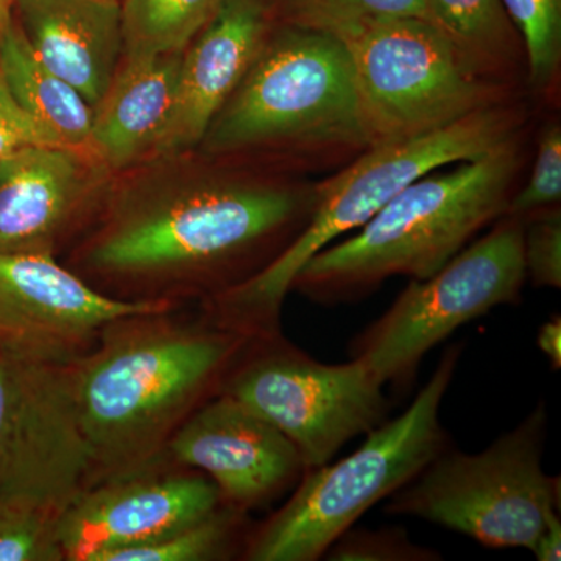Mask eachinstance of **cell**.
Listing matches in <instances>:
<instances>
[{
    "mask_svg": "<svg viewBox=\"0 0 561 561\" xmlns=\"http://www.w3.org/2000/svg\"><path fill=\"white\" fill-rule=\"evenodd\" d=\"M316 183L197 149L161 154L114 175L60 261L114 300L198 305L260 275L297 241Z\"/></svg>",
    "mask_w": 561,
    "mask_h": 561,
    "instance_id": "obj_1",
    "label": "cell"
},
{
    "mask_svg": "<svg viewBox=\"0 0 561 561\" xmlns=\"http://www.w3.org/2000/svg\"><path fill=\"white\" fill-rule=\"evenodd\" d=\"M250 339L190 306L106 323L91 350L68 362L88 454L83 489L164 457L184 421L221 393Z\"/></svg>",
    "mask_w": 561,
    "mask_h": 561,
    "instance_id": "obj_2",
    "label": "cell"
},
{
    "mask_svg": "<svg viewBox=\"0 0 561 561\" xmlns=\"http://www.w3.org/2000/svg\"><path fill=\"white\" fill-rule=\"evenodd\" d=\"M371 149L346 47L276 22L197 150L284 175H331Z\"/></svg>",
    "mask_w": 561,
    "mask_h": 561,
    "instance_id": "obj_3",
    "label": "cell"
},
{
    "mask_svg": "<svg viewBox=\"0 0 561 561\" xmlns=\"http://www.w3.org/2000/svg\"><path fill=\"white\" fill-rule=\"evenodd\" d=\"M524 135L413 181L353 236L306 262L290 290L339 305L367 297L391 276L430 278L507 213L526 161Z\"/></svg>",
    "mask_w": 561,
    "mask_h": 561,
    "instance_id": "obj_4",
    "label": "cell"
},
{
    "mask_svg": "<svg viewBox=\"0 0 561 561\" xmlns=\"http://www.w3.org/2000/svg\"><path fill=\"white\" fill-rule=\"evenodd\" d=\"M529 103L522 95L454 122L442 130L371 147L341 171L316 183V206L305 231L264 272L242 286L198 302V311L249 337L280 331L291 280L317 253L364 227L402 190L437 169L472 161L526 130Z\"/></svg>",
    "mask_w": 561,
    "mask_h": 561,
    "instance_id": "obj_5",
    "label": "cell"
},
{
    "mask_svg": "<svg viewBox=\"0 0 561 561\" xmlns=\"http://www.w3.org/2000/svg\"><path fill=\"white\" fill-rule=\"evenodd\" d=\"M463 345L448 346L408 411L383 421L350 456L306 470L290 497L253 524L241 560L317 561L364 513L412 482L448 448L440 421Z\"/></svg>",
    "mask_w": 561,
    "mask_h": 561,
    "instance_id": "obj_6",
    "label": "cell"
},
{
    "mask_svg": "<svg viewBox=\"0 0 561 561\" xmlns=\"http://www.w3.org/2000/svg\"><path fill=\"white\" fill-rule=\"evenodd\" d=\"M546 434L548 408L540 401L481 453L443 449L389 497L386 512L459 531L486 548L531 551L560 513V478L542 470Z\"/></svg>",
    "mask_w": 561,
    "mask_h": 561,
    "instance_id": "obj_7",
    "label": "cell"
},
{
    "mask_svg": "<svg viewBox=\"0 0 561 561\" xmlns=\"http://www.w3.org/2000/svg\"><path fill=\"white\" fill-rule=\"evenodd\" d=\"M337 39L350 55L371 147L430 135L519 95L476 68L431 21H378Z\"/></svg>",
    "mask_w": 561,
    "mask_h": 561,
    "instance_id": "obj_8",
    "label": "cell"
},
{
    "mask_svg": "<svg viewBox=\"0 0 561 561\" xmlns=\"http://www.w3.org/2000/svg\"><path fill=\"white\" fill-rule=\"evenodd\" d=\"M522 220L504 216L426 279H411L389 309L351 343V357L383 386L411 389L426 354L463 324L516 305L527 280Z\"/></svg>",
    "mask_w": 561,
    "mask_h": 561,
    "instance_id": "obj_9",
    "label": "cell"
},
{
    "mask_svg": "<svg viewBox=\"0 0 561 561\" xmlns=\"http://www.w3.org/2000/svg\"><path fill=\"white\" fill-rule=\"evenodd\" d=\"M383 387L364 362L323 364L278 332L250 339L221 393L283 432L313 470L387 421Z\"/></svg>",
    "mask_w": 561,
    "mask_h": 561,
    "instance_id": "obj_10",
    "label": "cell"
},
{
    "mask_svg": "<svg viewBox=\"0 0 561 561\" xmlns=\"http://www.w3.org/2000/svg\"><path fill=\"white\" fill-rule=\"evenodd\" d=\"M87 474L68 364L0 351V497L31 496L66 508Z\"/></svg>",
    "mask_w": 561,
    "mask_h": 561,
    "instance_id": "obj_11",
    "label": "cell"
},
{
    "mask_svg": "<svg viewBox=\"0 0 561 561\" xmlns=\"http://www.w3.org/2000/svg\"><path fill=\"white\" fill-rule=\"evenodd\" d=\"M173 306L114 300L55 257L0 251V351L16 359L68 364L111 320Z\"/></svg>",
    "mask_w": 561,
    "mask_h": 561,
    "instance_id": "obj_12",
    "label": "cell"
},
{
    "mask_svg": "<svg viewBox=\"0 0 561 561\" xmlns=\"http://www.w3.org/2000/svg\"><path fill=\"white\" fill-rule=\"evenodd\" d=\"M221 504L208 476L164 456L81 490L61 516L62 551L66 561H102L106 553L197 522Z\"/></svg>",
    "mask_w": 561,
    "mask_h": 561,
    "instance_id": "obj_13",
    "label": "cell"
},
{
    "mask_svg": "<svg viewBox=\"0 0 561 561\" xmlns=\"http://www.w3.org/2000/svg\"><path fill=\"white\" fill-rule=\"evenodd\" d=\"M114 175L94 151L69 146L0 158V251L60 261L98 216Z\"/></svg>",
    "mask_w": 561,
    "mask_h": 561,
    "instance_id": "obj_14",
    "label": "cell"
},
{
    "mask_svg": "<svg viewBox=\"0 0 561 561\" xmlns=\"http://www.w3.org/2000/svg\"><path fill=\"white\" fill-rule=\"evenodd\" d=\"M165 456L208 476L225 504L245 513L294 490L306 471L283 432L227 393L210 398L184 421Z\"/></svg>",
    "mask_w": 561,
    "mask_h": 561,
    "instance_id": "obj_15",
    "label": "cell"
},
{
    "mask_svg": "<svg viewBox=\"0 0 561 561\" xmlns=\"http://www.w3.org/2000/svg\"><path fill=\"white\" fill-rule=\"evenodd\" d=\"M276 22L275 0H224L181 55L175 99L154 157L201 146L214 116L249 72Z\"/></svg>",
    "mask_w": 561,
    "mask_h": 561,
    "instance_id": "obj_16",
    "label": "cell"
},
{
    "mask_svg": "<svg viewBox=\"0 0 561 561\" xmlns=\"http://www.w3.org/2000/svg\"><path fill=\"white\" fill-rule=\"evenodd\" d=\"M25 39L94 108L124 55L121 0H18Z\"/></svg>",
    "mask_w": 561,
    "mask_h": 561,
    "instance_id": "obj_17",
    "label": "cell"
},
{
    "mask_svg": "<svg viewBox=\"0 0 561 561\" xmlns=\"http://www.w3.org/2000/svg\"><path fill=\"white\" fill-rule=\"evenodd\" d=\"M181 55L122 58L92 108V151L114 173L154 157L175 99Z\"/></svg>",
    "mask_w": 561,
    "mask_h": 561,
    "instance_id": "obj_18",
    "label": "cell"
},
{
    "mask_svg": "<svg viewBox=\"0 0 561 561\" xmlns=\"http://www.w3.org/2000/svg\"><path fill=\"white\" fill-rule=\"evenodd\" d=\"M0 72L22 108L62 144L92 151L90 103L36 57L16 18L0 41Z\"/></svg>",
    "mask_w": 561,
    "mask_h": 561,
    "instance_id": "obj_19",
    "label": "cell"
},
{
    "mask_svg": "<svg viewBox=\"0 0 561 561\" xmlns=\"http://www.w3.org/2000/svg\"><path fill=\"white\" fill-rule=\"evenodd\" d=\"M438 27L490 79L518 90L526 79L523 41L501 0H427Z\"/></svg>",
    "mask_w": 561,
    "mask_h": 561,
    "instance_id": "obj_20",
    "label": "cell"
},
{
    "mask_svg": "<svg viewBox=\"0 0 561 561\" xmlns=\"http://www.w3.org/2000/svg\"><path fill=\"white\" fill-rule=\"evenodd\" d=\"M122 58L183 54L224 0H122Z\"/></svg>",
    "mask_w": 561,
    "mask_h": 561,
    "instance_id": "obj_21",
    "label": "cell"
},
{
    "mask_svg": "<svg viewBox=\"0 0 561 561\" xmlns=\"http://www.w3.org/2000/svg\"><path fill=\"white\" fill-rule=\"evenodd\" d=\"M251 526L250 513L221 504L197 522L157 540L106 553L102 561L241 560Z\"/></svg>",
    "mask_w": 561,
    "mask_h": 561,
    "instance_id": "obj_22",
    "label": "cell"
},
{
    "mask_svg": "<svg viewBox=\"0 0 561 561\" xmlns=\"http://www.w3.org/2000/svg\"><path fill=\"white\" fill-rule=\"evenodd\" d=\"M275 9L283 24L328 33L335 38L373 22L398 18L437 24L427 0H275Z\"/></svg>",
    "mask_w": 561,
    "mask_h": 561,
    "instance_id": "obj_23",
    "label": "cell"
},
{
    "mask_svg": "<svg viewBox=\"0 0 561 561\" xmlns=\"http://www.w3.org/2000/svg\"><path fill=\"white\" fill-rule=\"evenodd\" d=\"M501 5L523 41L529 91L553 98L561 69V0H501Z\"/></svg>",
    "mask_w": 561,
    "mask_h": 561,
    "instance_id": "obj_24",
    "label": "cell"
},
{
    "mask_svg": "<svg viewBox=\"0 0 561 561\" xmlns=\"http://www.w3.org/2000/svg\"><path fill=\"white\" fill-rule=\"evenodd\" d=\"M65 511L36 497H0V561H66L60 535Z\"/></svg>",
    "mask_w": 561,
    "mask_h": 561,
    "instance_id": "obj_25",
    "label": "cell"
},
{
    "mask_svg": "<svg viewBox=\"0 0 561 561\" xmlns=\"http://www.w3.org/2000/svg\"><path fill=\"white\" fill-rule=\"evenodd\" d=\"M561 202V125L549 121L537 139L529 179L513 194L505 216L527 220L535 214L560 208Z\"/></svg>",
    "mask_w": 561,
    "mask_h": 561,
    "instance_id": "obj_26",
    "label": "cell"
},
{
    "mask_svg": "<svg viewBox=\"0 0 561 561\" xmlns=\"http://www.w3.org/2000/svg\"><path fill=\"white\" fill-rule=\"evenodd\" d=\"M323 559L332 561H438L440 553L415 545L402 527L346 530L328 549Z\"/></svg>",
    "mask_w": 561,
    "mask_h": 561,
    "instance_id": "obj_27",
    "label": "cell"
},
{
    "mask_svg": "<svg viewBox=\"0 0 561 561\" xmlns=\"http://www.w3.org/2000/svg\"><path fill=\"white\" fill-rule=\"evenodd\" d=\"M523 254L527 279L535 287H561L560 208L535 214L523 221Z\"/></svg>",
    "mask_w": 561,
    "mask_h": 561,
    "instance_id": "obj_28",
    "label": "cell"
},
{
    "mask_svg": "<svg viewBox=\"0 0 561 561\" xmlns=\"http://www.w3.org/2000/svg\"><path fill=\"white\" fill-rule=\"evenodd\" d=\"M35 146H66L16 101L0 72V158Z\"/></svg>",
    "mask_w": 561,
    "mask_h": 561,
    "instance_id": "obj_29",
    "label": "cell"
},
{
    "mask_svg": "<svg viewBox=\"0 0 561 561\" xmlns=\"http://www.w3.org/2000/svg\"><path fill=\"white\" fill-rule=\"evenodd\" d=\"M535 559L538 561H560L561 559V519L560 513H556L546 523L540 537L535 542L534 549Z\"/></svg>",
    "mask_w": 561,
    "mask_h": 561,
    "instance_id": "obj_30",
    "label": "cell"
},
{
    "mask_svg": "<svg viewBox=\"0 0 561 561\" xmlns=\"http://www.w3.org/2000/svg\"><path fill=\"white\" fill-rule=\"evenodd\" d=\"M538 348L551 362L553 370L561 368V319L553 316L538 331Z\"/></svg>",
    "mask_w": 561,
    "mask_h": 561,
    "instance_id": "obj_31",
    "label": "cell"
},
{
    "mask_svg": "<svg viewBox=\"0 0 561 561\" xmlns=\"http://www.w3.org/2000/svg\"><path fill=\"white\" fill-rule=\"evenodd\" d=\"M18 0H0V41L14 22Z\"/></svg>",
    "mask_w": 561,
    "mask_h": 561,
    "instance_id": "obj_32",
    "label": "cell"
},
{
    "mask_svg": "<svg viewBox=\"0 0 561 561\" xmlns=\"http://www.w3.org/2000/svg\"><path fill=\"white\" fill-rule=\"evenodd\" d=\"M121 2H122V0H121Z\"/></svg>",
    "mask_w": 561,
    "mask_h": 561,
    "instance_id": "obj_33",
    "label": "cell"
}]
</instances>
